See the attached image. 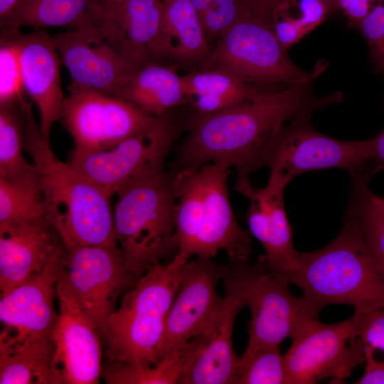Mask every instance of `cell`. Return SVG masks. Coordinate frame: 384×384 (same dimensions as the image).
Listing matches in <instances>:
<instances>
[{
    "label": "cell",
    "mask_w": 384,
    "mask_h": 384,
    "mask_svg": "<svg viewBox=\"0 0 384 384\" xmlns=\"http://www.w3.org/2000/svg\"><path fill=\"white\" fill-rule=\"evenodd\" d=\"M356 25L367 43L375 72L384 79V3L372 8Z\"/></svg>",
    "instance_id": "obj_36"
},
{
    "label": "cell",
    "mask_w": 384,
    "mask_h": 384,
    "mask_svg": "<svg viewBox=\"0 0 384 384\" xmlns=\"http://www.w3.org/2000/svg\"><path fill=\"white\" fill-rule=\"evenodd\" d=\"M188 260L178 253L171 260L153 267L124 292L102 336L107 362L154 365L167 314Z\"/></svg>",
    "instance_id": "obj_6"
},
{
    "label": "cell",
    "mask_w": 384,
    "mask_h": 384,
    "mask_svg": "<svg viewBox=\"0 0 384 384\" xmlns=\"http://www.w3.org/2000/svg\"><path fill=\"white\" fill-rule=\"evenodd\" d=\"M352 199L356 203L361 229L374 263L384 277V218L368 196L363 176L352 175Z\"/></svg>",
    "instance_id": "obj_31"
},
{
    "label": "cell",
    "mask_w": 384,
    "mask_h": 384,
    "mask_svg": "<svg viewBox=\"0 0 384 384\" xmlns=\"http://www.w3.org/2000/svg\"><path fill=\"white\" fill-rule=\"evenodd\" d=\"M105 0H19L10 15L1 21V31L29 26L36 30L58 27L66 31L103 29Z\"/></svg>",
    "instance_id": "obj_23"
},
{
    "label": "cell",
    "mask_w": 384,
    "mask_h": 384,
    "mask_svg": "<svg viewBox=\"0 0 384 384\" xmlns=\"http://www.w3.org/2000/svg\"><path fill=\"white\" fill-rule=\"evenodd\" d=\"M52 338L21 335L4 326L0 334V384H56Z\"/></svg>",
    "instance_id": "obj_24"
},
{
    "label": "cell",
    "mask_w": 384,
    "mask_h": 384,
    "mask_svg": "<svg viewBox=\"0 0 384 384\" xmlns=\"http://www.w3.org/2000/svg\"><path fill=\"white\" fill-rule=\"evenodd\" d=\"M311 112H302L275 130L256 167L269 168L268 183L285 189L305 172L342 169L362 173L368 164L366 140H340L320 132L311 124Z\"/></svg>",
    "instance_id": "obj_8"
},
{
    "label": "cell",
    "mask_w": 384,
    "mask_h": 384,
    "mask_svg": "<svg viewBox=\"0 0 384 384\" xmlns=\"http://www.w3.org/2000/svg\"><path fill=\"white\" fill-rule=\"evenodd\" d=\"M222 278V304L206 328L193 338L196 351L184 368L179 384H235L240 357L233 345V331L247 295L267 270L262 256L255 263L228 261Z\"/></svg>",
    "instance_id": "obj_9"
},
{
    "label": "cell",
    "mask_w": 384,
    "mask_h": 384,
    "mask_svg": "<svg viewBox=\"0 0 384 384\" xmlns=\"http://www.w3.org/2000/svg\"><path fill=\"white\" fill-rule=\"evenodd\" d=\"M365 371L355 384H384V363L365 362Z\"/></svg>",
    "instance_id": "obj_39"
},
{
    "label": "cell",
    "mask_w": 384,
    "mask_h": 384,
    "mask_svg": "<svg viewBox=\"0 0 384 384\" xmlns=\"http://www.w3.org/2000/svg\"><path fill=\"white\" fill-rule=\"evenodd\" d=\"M326 6L329 13L340 8V0H321Z\"/></svg>",
    "instance_id": "obj_42"
},
{
    "label": "cell",
    "mask_w": 384,
    "mask_h": 384,
    "mask_svg": "<svg viewBox=\"0 0 384 384\" xmlns=\"http://www.w3.org/2000/svg\"><path fill=\"white\" fill-rule=\"evenodd\" d=\"M290 284L284 277L266 270L251 288L246 302L251 314L249 338L241 361L261 348L294 338L317 319L306 298L295 297Z\"/></svg>",
    "instance_id": "obj_16"
},
{
    "label": "cell",
    "mask_w": 384,
    "mask_h": 384,
    "mask_svg": "<svg viewBox=\"0 0 384 384\" xmlns=\"http://www.w3.org/2000/svg\"><path fill=\"white\" fill-rule=\"evenodd\" d=\"M160 118L125 100L85 91L66 96L61 122L73 139V154H84L110 148Z\"/></svg>",
    "instance_id": "obj_13"
},
{
    "label": "cell",
    "mask_w": 384,
    "mask_h": 384,
    "mask_svg": "<svg viewBox=\"0 0 384 384\" xmlns=\"http://www.w3.org/2000/svg\"><path fill=\"white\" fill-rule=\"evenodd\" d=\"M24 116L21 102L0 105V178L40 186L36 167L26 159Z\"/></svg>",
    "instance_id": "obj_28"
},
{
    "label": "cell",
    "mask_w": 384,
    "mask_h": 384,
    "mask_svg": "<svg viewBox=\"0 0 384 384\" xmlns=\"http://www.w3.org/2000/svg\"><path fill=\"white\" fill-rule=\"evenodd\" d=\"M58 320L53 334L56 384H97L102 377L100 328L69 292L58 284Z\"/></svg>",
    "instance_id": "obj_17"
},
{
    "label": "cell",
    "mask_w": 384,
    "mask_h": 384,
    "mask_svg": "<svg viewBox=\"0 0 384 384\" xmlns=\"http://www.w3.org/2000/svg\"><path fill=\"white\" fill-rule=\"evenodd\" d=\"M163 44L166 59L201 65L212 48L190 0H162Z\"/></svg>",
    "instance_id": "obj_26"
},
{
    "label": "cell",
    "mask_w": 384,
    "mask_h": 384,
    "mask_svg": "<svg viewBox=\"0 0 384 384\" xmlns=\"http://www.w3.org/2000/svg\"><path fill=\"white\" fill-rule=\"evenodd\" d=\"M118 97L156 117L187 102L182 76L173 65L156 61L137 68Z\"/></svg>",
    "instance_id": "obj_25"
},
{
    "label": "cell",
    "mask_w": 384,
    "mask_h": 384,
    "mask_svg": "<svg viewBox=\"0 0 384 384\" xmlns=\"http://www.w3.org/2000/svg\"><path fill=\"white\" fill-rule=\"evenodd\" d=\"M187 102L195 114L217 112L250 100L258 90L219 68H205L182 76Z\"/></svg>",
    "instance_id": "obj_27"
},
{
    "label": "cell",
    "mask_w": 384,
    "mask_h": 384,
    "mask_svg": "<svg viewBox=\"0 0 384 384\" xmlns=\"http://www.w3.org/2000/svg\"><path fill=\"white\" fill-rule=\"evenodd\" d=\"M66 250L58 282L94 320L102 337L117 300L134 280L118 245H77Z\"/></svg>",
    "instance_id": "obj_12"
},
{
    "label": "cell",
    "mask_w": 384,
    "mask_h": 384,
    "mask_svg": "<svg viewBox=\"0 0 384 384\" xmlns=\"http://www.w3.org/2000/svg\"><path fill=\"white\" fill-rule=\"evenodd\" d=\"M25 94L18 45L10 36L1 33L0 105L22 102Z\"/></svg>",
    "instance_id": "obj_34"
},
{
    "label": "cell",
    "mask_w": 384,
    "mask_h": 384,
    "mask_svg": "<svg viewBox=\"0 0 384 384\" xmlns=\"http://www.w3.org/2000/svg\"><path fill=\"white\" fill-rule=\"evenodd\" d=\"M19 0H0L1 21L8 17Z\"/></svg>",
    "instance_id": "obj_40"
},
{
    "label": "cell",
    "mask_w": 384,
    "mask_h": 384,
    "mask_svg": "<svg viewBox=\"0 0 384 384\" xmlns=\"http://www.w3.org/2000/svg\"><path fill=\"white\" fill-rule=\"evenodd\" d=\"M114 206V228L134 282L177 254L174 241L176 194L172 174L164 169L120 189Z\"/></svg>",
    "instance_id": "obj_5"
},
{
    "label": "cell",
    "mask_w": 384,
    "mask_h": 384,
    "mask_svg": "<svg viewBox=\"0 0 384 384\" xmlns=\"http://www.w3.org/2000/svg\"><path fill=\"white\" fill-rule=\"evenodd\" d=\"M284 188L270 183L254 187L246 219L250 233L262 245L267 271L288 277L299 267L300 252L294 247L292 228L284 201Z\"/></svg>",
    "instance_id": "obj_21"
},
{
    "label": "cell",
    "mask_w": 384,
    "mask_h": 384,
    "mask_svg": "<svg viewBox=\"0 0 384 384\" xmlns=\"http://www.w3.org/2000/svg\"><path fill=\"white\" fill-rule=\"evenodd\" d=\"M363 345L365 362L384 363V309L352 316Z\"/></svg>",
    "instance_id": "obj_35"
},
{
    "label": "cell",
    "mask_w": 384,
    "mask_h": 384,
    "mask_svg": "<svg viewBox=\"0 0 384 384\" xmlns=\"http://www.w3.org/2000/svg\"><path fill=\"white\" fill-rule=\"evenodd\" d=\"M342 97L340 92L317 97L313 83L288 85L276 92L257 90L250 100L217 112L194 113L171 170L224 164L235 168V190L249 199L255 187L250 175L277 127L302 112L337 105Z\"/></svg>",
    "instance_id": "obj_1"
},
{
    "label": "cell",
    "mask_w": 384,
    "mask_h": 384,
    "mask_svg": "<svg viewBox=\"0 0 384 384\" xmlns=\"http://www.w3.org/2000/svg\"><path fill=\"white\" fill-rule=\"evenodd\" d=\"M235 384H287L279 346L261 348L241 361Z\"/></svg>",
    "instance_id": "obj_32"
},
{
    "label": "cell",
    "mask_w": 384,
    "mask_h": 384,
    "mask_svg": "<svg viewBox=\"0 0 384 384\" xmlns=\"http://www.w3.org/2000/svg\"><path fill=\"white\" fill-rule=\"evenodd\" d=\"M368 196L377 211L384 218V198L371 192L369 188Z\"/></svg>",
    "instance_id": "obj_41"
},
{
    "label": "cell",
    "mask_w": 384,
    "mask_h": 384,
    "mask_svg": "<svg viewBox=\"0 0 384 384\" xmlns=\"http://www.w3.org/2000/svg\"><path fill=\"white\" fill-rule=\"evenodd\" d=\"M66 255L65 247L41 270L1 297L0 319L4 326L21 335L53 338L58 320L57 287Z\"/></svg>",
    "instance_id": "obj_19"
},
{
    "label": "cell",
    "mask_w": 384,
    "mask_h": 384,
    "mask_svg": "<svg viewBox=\"0 0 384 384\" xmlns=\"http://www.w3.org/2000/svg\"><path fill=\"white\" fill-rule=\"evenodd\" d=\"M176 194L174 241L190 260L225 252L230 261H249L252 237L235 217L228 178L230 168L209 163L196 169L171 170Z\"/></svg>",
    "instance_id": "obj_4"
},
{
    "label": "cell",
    "mask_w": 384,
    "mask_h": 384,
    "mask_svg": "<svg viewBox=\"0 0 384 384\" xmlns=\"http://www.w3.org/2000/svg\"><path fill=\"white\" fill-rule=\"evenodd\" d=\"M177 134L176 124L169 114L110 148L73 154L70 164L112 198L133 181L164 169Z\"/></svg>",
    "instance_id": "obj_10"
},
{
    "label": "cell",
    "mask_w": 384,
    "mask_h": 384,
    "mask_svg": "<svg viewBox=\"0 0 384 384\" xmlns=\"http://www.w3.org/2000/svg\"><path fill=\"white\" fill-rule=\"evenodd\" d=\"M227 267V263L218 264L210 257H197L186 262L154 365L199 334L211 321L223 302L217 285Z\"/></svg>",
    "instance_id": "obj_15"
},
{
    "label": "cell",
    "mask_w": 384,
    "mask_h": 384,
    "mask_svg": "<svg viewBox=\"0 0 384 384\" xmlns=\"http://www.w3.org/2000/svg\"><path fill=\"white\" fill-rule=\"evenodd\" d=\"M288 281L302 290L316 318L334 304L351 305L354 314L384 309V277L366 245L352 198L338 235L321 249L300 252L299 266Z\"/></svg>",
    "instance_id": "obj_3"
},
{
    "label": "cell",
    "mask_w": 384,
    "mask_h": 384,
    "mask_svg": "<svg viewBox=\"0 0 384 384\" xmlns=\"http://www.w3.org/2000/svg\"><path fill=\"white\" fill-rule=\"evenodd\" d=\"M31 100L21 105L24 150L36 169L48 220L66 248L77 245H116L110 198L70 164L54 154L50 140L34 119Z\"/></svg>",
    "instance_id": "obj_2"
},
{
    "label": "cell",
    "mask_w": 384,
    "mask_h": 384,
    "mask_svg": "<svg viewBox=\"0 0 384 384\" xmlns=\"http://www.w3.org/2000/svg\"><path fill=\"white\" fill-rule=\"evenodd\" d=\"M65 247L48 220L0 224L1 296L41 270Z\"/></svg>",
    "instance_id": "obj_20"
},
{
    "label": "cell",
    "mask_w": 384,
    "mask_h": 384,
    "mask_svg": "<svg viewBox=\"0 0 384 384\" xmlns=\"http://www.w3.org/2000/svg\"><path fill=\"white\" fill-rule=\"evenodd\" d=\"M44 220L48 213L40 186L0 178V224Z\"/></svg>",
    "instance_id": "obj_30"
},
{
    "label": "cell",
    "mask_w": 384,
    "mask_h": 384,
    "mask_svg": "<svg viewBox=\"0 0 384 384\" xmlns=\"http://www.w3.org/2000/svg\"><path fill=\"white\" fill-rule=\"evenodd\" d=\"M287 0H250L252 12L272 25L277 9Z\"/></svg>",
    "instance_id": "obj_38"
},
{
    "label": "cell",
    "mask_w": 384,
    "mask_h": 384,
    "mask_svg": "<svg viewBox=\"0 0 384 384\" xmlns=\"http://www.w3.org/2000/svg\"><path fill=\"white\" fill-rule=\"evenodd\" d=\"M53 37L70 75L69 93L92 91L118 97L139 67L100 28L66 31Z\"/></svg>",
    "instance_id": "obj_14"
},
{
    "label": "cell",
    "mask_w": 384,
    "mask_h": 384,
    "mask_svg": "<svg viewBox=\"0 0 384 384\" xmlns=\"http://www.w3.org/2000/svg\"><path fill=\"white\" fill-rule=\"evenodd\" d=\"M109 31L138 66L166 59L162 0H106Z\"/></svg>",
    "instance_id": "obj_22"
},
{
    "label": "cell",
    "mask_w": 384,
    "mask_h": 384,
    "mask_svg": "<svg viewBox=\"0 0 384 384\" xmlns=\"http://www.w3.org/2000/svg\"><path fill=\"white\" fill-rule=\"evenodd\" d=\"M1 33L10 36L18 45L25 93L36 105L41 132L50 140L53 124L62 120L66 97L60 82L61 60L53 37L44 29L28 34L20 30Z\"/></svg>",
    "instance_id": "obj_18"
},
{
    "label": "cell",
    "mask_w": 384,
    "mask_h": 384,
    "mask_svg": "<svg viewBox=\"0 0 384 384\" xmlns=\"http://www.w3.org/2000/svg\"><path fill=\"white\" fill-rule=\"evenodd\" d=\"M200 68L226 70L243 82L268 85H309L324 70L297 66L279 41L272 26L252 12L242 16L220 38Z\"/></svg>",
    "instance_id": "obj_7"
},
{
    "label": "cell",
    "mask_w": 384,
    "mask_h": 384,
    "mask_svg": "<svg viewBox=\"0 0 384 384\" xmlns=\"http://www.w3.org/2000/svg\"><path fill=\"white\" fill-rule=\"evenodd\" d=\"M193 353L188 341L154 365L129 366L106 362L102 378L108 384H179Z\"/></svg>",
    "instance_id": "obj_29"
},
{
    "label": "cell",
    "mask_w": 384,
    "mask_h": 384,
    "mask_svg": "<svg viewBox=\"0 0 384 384\" xmlns=\"http://www.w3.org/2000/svg\"><path fill=\"white\" fill-rule=\"evenodd\" d=\"M284 355L287 384L341 383L365 363L363 345L351 318L336 324L311 320Z\"/></svg>",
    "instance_id": "obj_11"
},
{
    "label": "cell",
    "mask_w": 384,
    "mask_h": 384,
    "mask_svg": "<svg viewBox=\"0 0 384 384\" xmlns=\"http://www.w3.org/2000/svg\"><path fill=\"white\" fill-rule=\"evenodd\" d=\"M207 38H220L232 25L252 12L250 0H190Z\"/></svg>",
    "instance_id": "obj_33"
},
{
    "label": "cell",
    "mask_w": 384,
    "mask_h": 384,
    "mask_svg": "<svg viewBox=\"0 0 384 384\" xmlns=\"http://www.w3.org/2000/svg\"><path fill=\"white\" fill-rule=\"evenodd\" d=\"M366 156L368 164L378 167L384 166V128L376 135L366 139Z\"/></svg>",
    "instance_id": "obj_37"
}]
</instances>
